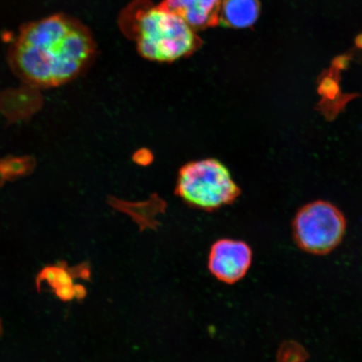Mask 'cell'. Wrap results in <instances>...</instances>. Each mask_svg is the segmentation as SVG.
Here are the masks:
<instances>
[{
    "label": "cell",
    "instance_id": "cell-1",
    "mask_svg": "<svg viewBox=\"0 0 362 362\" xmlns=\"http://www.w3.org/2000/svg\"><path fill=\"white\" fill-rule=\"evenodd\" d=\"M96 54L88 27L74 17L57 13L23 25L8 47V62L26 84L51 88L79 78Z\"/></svg>",
    "mask_w": 362,
    "mask_h": 362
},
{
    "label": "cell",
    "instance_id": "cell-2",
    "mask_svg": "<svg viewBox=\"0 0 362 362\" xmlns=\"http://www.w3.org/2000/svg\"><path fill=\"white\" fill-rule=\"evenodd\" d=\"M121 30L134 40L140 56L170 63L192 55L202 47L194 30L162 3L135 0L122 12Z\"/></svg>",
    "mask_w": 362,
    "mask_h": 362
},
{
    "label": "cell",
    "instance_id": "cell-3",
    "mask_svg": "<svg viewBox=\"0 0 362 362\" xmlns=\"http://www.w3.org/2000/svg\"><path fill=\"white\" fill-rule=\"evenodd\" d=\"M175 194L189 206L214 211L233 204L241 194V189L224 163L206 158L181 167Z\"/></svg>",
    "mask_w": 362,
    "mask_h": 362
},
{
    "label": "cell",
    "instance_id": "cell-4",
    "mask_svg": "<svg viewBox=\"0 0 362 362\" xmlns=\"http://www.w3.org/2000/svg\"><path fill=\"white\" fill-rule=\"evenodd\" d=\"M346 229L342 212L332 203L316 201L298 211L293 223L294 240L302 250L324 255L341 243Z\"/></svg>",
    "mask_w": 362,
    "mask_h": 362
},
{
    "label": "cell",
    "instance_id": "cell-5",
    "mask_svg": "<svg viewBox=\"0 0 362 362\" xmlns=\"http://www.w3.org/2000/svg\"><path fill=\"white\" fill-rule=\"evenodd\" d=\"M252 252L246 243L221 239L212 245L208 267L220 281L232 284L241 280L250 268Z\"/></svg>",
    "mask_w": 362,
    "mask_h": 362
},
{
    "label": "cell",
    "instance_id": "cell-6",
    "mask_svg": "<svg viewBox=\"0 0 362 362\" xmlns=\"http://www.w3.org/2000/svg\"><path fill=\"white\" fill-rule=\"evenodd\" d=\"M221 2L223 0H164L162 4L197 30L219 24Z\"/></svg>",
    "mask_w": 362,
    "mask_h": 362
},
{
    "label": "cell",
    "instance_id": "cell-7",
    "mask_svg": "<svg viewBox=\"0 0 362 362\" xmlns=\"http://www.w3.org/2000/svg\"><path fill=\"white\" fill-rule=\"evenodd\" d=\"M259 11V0H223L220 22L230 28H247L255 24Z\"/></svg>",
    "mask_w": 362,
    "mask_h": 362
},
{
    "label": "cell",
    "instance_id": "cell-8",
    "mask_svg": "<svg viewBox=\"0 0 362 362\" xmlns=\"http://www.w3.org/2000/svg\"><path fill=\"white\" fill-rule=\"evenodd\" d=\"M74 270L68 269L65 266L47 267L40 272L37 284L47 281L52 288L57 289L63 286L74 285Z\"/></svg>",
    "mask_w": 362,
    "mask_h": 362
},
{
    "label": "cell",
    "instance_id": "cell-9",
    "mask_svg": "<svg viewBox=\"0 0 362 362\" xmlns=\"http://www.w3.org/2000/svg\"><path fill=\"white\" fill-rule=\"evenodd\" d=\"M55 293L62 301H70L75 298L74 285L58 288L55 289Z\"/></svg>",
    "mask_w": 362,
    "mask_h": 362
},
{
    "label": "cell",
    "instance_id": "cell-10",
    "mask_svg": "<svg viewBox=\"0 0 362 362\" xmlns=\"http://www.w3.org/2000/svg\"><path fill=\"white\" fill-rule=\"evenodd\" d=\"M153 160V156L147 149H140L134 155V161L140 165H147Z\"/></svg>",
    "mask_w": 362,
    "mask_h": 362
},
{
    "label": "cell",
    "instance_id": "cell-11",
    "mask_svg": "<svg viewBox=\"0 0 362 362\" xmlns=\"http://www.w3.org/2000/svg\"><path fill=\"white\" fill-rule=\"evenodd\" d=\"M74 289L75 298H78V300H81V298H83L86 296V289L83 286H81V285H74Z\"/></svg>",
    "mask_w": 362,
    "mask_h": 362
}]
</instances>
